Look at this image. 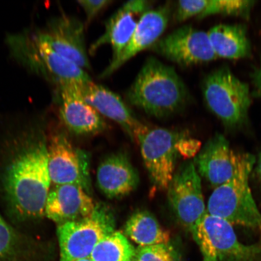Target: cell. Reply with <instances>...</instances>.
I'll return each instance as SVG.
<instances>
[{
	"label": "cell",
	"instance_id": "6da1fadb",
	"mask_svg": "<svg viewBox=\"0 0 261 261\" xmlns=\"http://www.w3.org/2000/svg\"><path fill=\"white\" fill-rule=\"evenodd\" d=\"M24 140L21 151L6 168L3 186L15 214L22 220H36L45 216L51 189L47 144L40 129H32Z\"/></svg>",
	"mask_w": 261,
	"mask_h": 261
},
{
	"label": "cell",
	"instance_id": "7a4b0ae2",
	"mask_svg": "<svg viewBox=\"0 0 261 261\" xmlns=\"http://www.w3.org/2000/svg\"><path fill=\"white\" fill-rule=\"evenodd\" d=\"M127 99L130 105L148 115L165 119L184 109L189 93L174 68L151 57L130 86Z\"/></svg>",
	"mask_w": 261,
	"mask_h": 261
},
{
	"label": "cell",
	"instance_id": "3957f363",
	"mask_svg": "<svg viewBox=\"0 0 261 261\" xmlns=\"http://www.w3.org/2000/svg\"><path fill=\"white\" fill-rule=\"evenodd\" d=\"M6 42L18 63L56 87L92 81L87 71L58 54L36 31L10 34Z\"/></svg>",
	"mask_w": 261,
	"mask_h": 261
},
{
	"label": "cell",
	"instance_id": "277c9868",
	"mask_svg": "<svg viewBox=\"0 0 261 261\" xmlns=\"http://www.w3.org/2000/svg\"><path fill=\"white\" fill-rule=\"evenodd\" d=\"M256 158L243 153L236 174L229 180L214 189L206 212L231 225L261 230V213L250 187Z\"/></svg>",
	"mask_w": 261,
	"mask_h": 261
},
{
	"label": "cell",
	"instance_id": "5b68a950",
	"mask_svg": "<svg viewBox=\"0 0 261 261\" xmlns=\"http://www.w3.org/2000/svg\"><path fill=\"white\" fill-rule=\"evenodd\" d=\"M203 94L208 109L227 128H240L247 123L252 103L249 86L227 67L205 78Z\"/></svg>",
	"mask_w": 261,
	"mask_h": 261
},
{
	"label": "cell",
	"instance_id": "8992f818",
	"mask_svg": "<svg viewBox=\"0 0 261 261\" xmlns=\"http://www.w3.org/2000/svg\"><path fill=\"white\" fill-rule=\"evenodd\" d=\"M112 210L103 203L96 204L90 216L58 225L60 261H74L89 257L103 238L115 231Z\"/></svg>",
	"mask_w": 261,
	"mask_h": 261
},
{
	"label": "cell",
	"instance_id": "52a82bcc",
	"mask_svg": "<svg viewBox=\"0 0 261 261\" xmlns=\"http://www.w3.org/2000/svg\"><path fill=\"white\" fill-rule=\"evenodd\" d=\"M191 234L203 256L217 261H261V242L241 243L232 225L207 212Z\"/></svg>",
	"mask_w": 261,
	"mask_h": 261
},
{
	"label": "cell",
	"instance_id": "ba28073f",
	"mask_svg": "<svg viewBox=\"0 0 261 261\" xmlns=\"http://www.w3.org/2000/svg\"><path fill=\"white\" fill-rule=\"evenodd\" d=\"M185 133L163 128H148L137 140L150 178L161 190L168 189L174 177L178 154L177 145Z\"/></svg>",
	"mask_w": 261,
	"mask_h": 261
},
{
	"label": "cell",
	"instance_id": "9c48e42d",
	"mask_svg": "<svg viewBox=\"0 0 261 261\" xmlns=\"http://www.w3.org/2000/svg\"><path fill=\"white\" fill-rule=\"evenodd\" d=\"M167 190L173 213L179 224L191 233L206 213L201 177L193 162L179 166Z\"/></svg>",
	"mask_w": 261,
	"mask_h": 261
},
{
	"label": "cell",
	"instance_id": "30bf717a",
	"mask_svg": "<svg viewBox=\"0 0 261 261\" xmlns=\"http://www.w3.org/2000/svg\"><path fill=\"white\" fill-rule=\"evenodd\" d=\"M47 155L51 184L78 185L89 194L90 158L86 151L75 148L66 136L58 133L47 145Z\"/></svg>",
	"mask_w": 261,
	"mask_h": 261
},
{
	"label": "cell",
	"instance_id": "8fae6325",
	"mask_svg": "<svg viewBox=\"0 0 261 261\" xmlns=\"http://www.w3.org/2000/svg\"><path fill=\"white\" fill-rule=\"evenodd\" d=\"M150 49L182 67L207 63L217 58L207 32L190 25L176 29L160 39Z\"/></svg>",
	"mask_w": 261,
	"mask_h": 261
},
{
	"label": "cell",
	"instance_id": "7c38bea8",
	"mask_svg": "<svg viewBox=\"0 0 261 261\" xmlns=\"http://www.w3.org/2000/svg\"><path fill=\"white\" fill-rule=\"evenodd\" d=\"M47 44L84 70L91 69L85 41L84 24L74 16L61 15L36 31Z\"/></svg>",
	"mask_w": 261,
	"mask_h": 261
},
{
	"label": "cell",
	"instance_id": "4fadbf2b",
	"mask_svg": "<svg viewBox=\"0 0 261 261\" xmlns=\"http://www.w3.org/2000/svg\"><path fill=\"white\" fill-rule=\"evenodd\" d=\"M153 3L148 0H129L124 3L107 21L105 32L91 45L89 54H95L104 45H110L112 48L110 63L117 60L129 44L140 19L152 9Z\"/></svg>",
	"mask_w": 261,
	"mask_h": 261
},
{
	"label": "cell",
	"instance_id": "5bb4252c",
	"mask_svg": "<svg viewBox=\"0 0 261 261\" xmlns=\"http://www.w3.org/2000/svg\"><path fill=\"white\" fill-rule=\"evenodd\" d=\"M79 84L67 83L57 87L60 118L75 135H97L106 129L107 124L103 116L84 99Z\"/></svg>",
	"mask_w": 261,
	"mask_h": 261
},
{
	"label": "cell",
	"instance_id": "9a60e30c",
	"mask_svg": "<svg viewBox=\"0 0 261 261\" xmlns=\"http://www.w3.org/2000/svg\"><path fill=\"white\" fill-rule=\"evenodd\" d=\"M242 156L233 151L224 135L217 133L200 149L194 163L200 177L215 189L233 177Z\"/></svg>",
	"mask_w": 261,
	"mask_h": 261
},
{
	"label": "cell",
	"instance_id": "2e32d148",
	"mask_svg": "<svg viewBox=\"0 0 261 261\" xmlns=\"http://www.w3.org/2000/svg\"><path fill=\"white\" fill-rule=\"evenodd\" d=\"M173 5L167 2L155 9L146 11L140 19L138 26L128 45L115 61L110 63L100 75V78L111 76L140 52L151 48L167 28L172 15Z\"/></svg>",
	"mask_w": 261,
	"mask_h": 261
},
{
	"label": "cell",
	"instance_id": "e0dca14e",
	"mask_svg": "<svg viewBox=\"0 0 261 261\" xmlns=\"http://www.w3.org/2000/svg\"><path fill=\"white\" fill-rule=\"evenodd\" d=\"M82 95L102 116L118 123L133 140L145 133L148 127L137 118L119 95L92 81L80 84Z\"/></svg>",
	"mask_w": 261,
	"mask_h": 261
},
{
	"label": "cell",
	"instance_id": "ac0fdd59",
	"mask_svg": "<svg viewBox=\"0 0 261 261\" xmlns=\"http://www.w3.org/2000/svg\"><path fill=\"white\" fill-rule=\"evenodd\" d=\"M96 204L88 192L76 185H54L45 207V216L58 225L83 219Z\"/></svg>",
	"mask_w": 261,
	"mask_h": 261
},
{
	"label": "cell",
	"instance_id": "d6986e66",
	"mask_svg": "<svg viewBox=\"0 0 261 261\" xmlns=\"http://www.w3.org/2000/svg\"><path fill=\"white\" fill-rule=\"evenodd\" d=\"M98 188L110 199L125 197L138 187L139 177L128 156L116 153L107 156L98 166Z\"/></svg>",
	"mask_w": 261,
	"mask_h": 261
},
{
	"label": "cell",
	"instance_id": "ffe728a7",
	"mask_svg": "<svg viewBox=\"0 0 261 261\" xmlns=\"http://www.w3.org/2000/svg\"><path fill=\"white\" fill-rule=\"evenodd\" d=\"M207 34L217 58L238 60L247 58L251 54L250 40L243 25H217Z\"/></svg>",
	"mask_w": 261,
	"mask_h": 261
},
{
	"label": "cell",
	"instance_id": "44dd1931",
	"mask_svg": "<svg viewBox=\"0 0 261 261\" xmlns=\"http://www.w3.org/2000/svg\"><path fill=\"white\" fill-rule=\"evenodd\" d=\"M125 236L140 247L168 244L170 233L161 226L156 218L146 211L135 212L124 227Z\"/></svg>",
	"mask_w": 261,
	"mask_h": 261
},
{
	"label": "cell",
	"instance_id": "7402d4cb",
	"mask_svg": "<svg viewBox=\"0 0 261 261\" xmlns=\"http://www.w3.org/2000/svg\"><path fill=\"white\" fill-rule=\"evenodd\" d=\"M135 253L128 238L115 230L99 241L90 257L92 261H130Z\"/></svg>",
	"mask_w": 261,
	"mask_h": 261
},
{
	"label": "cell",
	"instance_id": "603a6c76",
	"mask_svg": "<svg viewBox=\"0 0 261 261\" xmlns=\"http://www.w3.org/2000/svg\"><path fill=\"white\" fill-rule=\"evenodd\" d=\"M254 3L249 0H208L207 7L200 19L215 15L247 17Z\"/></svg>",
	"mask_w": 261,
	"mask_h": 261
},
{
	"label": "cell",
	"instance_id": "cb8c5ba5",
	"mask_svg": "<svg viewBox=\"0 0 261 261\" xmlns=\"http://www.w3.org/2000/svg\"><path fill=\"white\" fill-rule=\"evenodd\" d=\"M21 238L0 215V261H16L22 250Z\"/></svg>",
	"mask_w": 261,
	"mask_h": 261
},
{
	"label": "cell",
	"instance_id": "d4e9b609",
	"mask_svg": "<svg viewBox=\"0 0 261 261\" xmlns=\"http://www.w3.org/2000/svg\"><path fill=\"white\" fill-rule=\"evenodd\" d=\"M134 258L135 261H178L174 249L168 244L139 247Z\"/></svg>",
	"mask_w": 261,
	"mask_h": 261
},
{
	"label": "cell",
	"instance_id": "484cf974",
	"mask_svg": "<svg viewBox=\"0 0 261 261\" xmlns=\"http://www.w3.org/2000/svg\"><path fill=\"white\" fill-rule=\"evenodd\" d=\"M208 0H182L173 5L172 15L177 22L195 17L200 19L207 7Z\"/></svg>",
	"mask_w": 261,
	"mask_h": 261
},
{
	"label": "cell",
	"instance_id": "4316f807",
	"mask_svg": "<svg viewBox=\"0 0 261 261\" xmlns=\"http://www.w3.org/2000/svg\"><path fill=\"white\" fill-rule=\"evenodd\" d=\"M78 4L86 15V25L89 24L98 14L112 4L111 0H80Z\"/></svg>",
	"mask_w": 261,
	"mask_h": 261
},
{
	"label": "cell",
	"instance_id": "83f0119b",
	"mask_svg": "<svg viewBox=\"0 0 261 261\" xmlns=\"http://www.w3.org/2000/svg\"><path fill=\"white\" fill-rule=\"evenodd\" d=\"M201 143L199 140L191 138L187 133L179 140L177 145L179 155L185 158L195 156L200 150Z\"/></svg>",
	"mask_w": 261,
	"mask_h": 261
},
{
	"label": "cell",
	"instance_id": "f1b7e54d",
	"mask_svg": "<svg viewBox=\"0 0 261 261\" xmlns=\"http://www.w3.org/2000/svg\"><path fill=\"white\" fill-rule=\"evenodd\" d=\"M252 80L255 92L257 95L261 96V59L259 63L253 71Z\"/></svg>",
	"mask_w": 261,
	"mask_h": 261
},
{
	"label": "cell",
	"instance_id": "f546056e",
	"mask_svg": "<svg viewBox=\"0 0 261 261\" xmlns=\"http://www.w3.org/2000/svg\"><path fill=\"white\" fill-rule=\"evenodd\" d=\"M254 179H256L257 184L261 187V151L259 153L258 156L256 159L255 164L252 171Z\"/></svg>",
	"mask_w": 261,
	"mask_h": 261
},
{
	"label": "cell",
	"instance_id": "4dcf8cb0",
	"mask_svg": "<svg viewBox=\"0 0 261 261\" xmlns=\"http://www.w3.org/2000/svg\"><path fill=\"white\" fill-rule=\"evenodd\" d=\"M203 261H217V260L213 257L204 256Z\"/></svg>",
	"mask_w": 261,
	"mask_h": 261
},
{
	"label": "cell",
	"instance_id": "1f68e13d",
	"mask_svg": "<svg viewBox=\"0 0 261 261\" xmlns=\"http://www.w3.org/2000/svg\"><path fill=\"white\" fill-rule=\"evenodd\" d=\"M74 261H92V260L91 259L90 257H85V258H82L80 259H77Z\"/></svg>",
	"mask_w": 261,
	"mask_h": 261
},
{
	"label": "cell",
	"instance_id": "d6a6232c",
	"mask_svg": "<svg viewBox=\"0 0 261 261\" xmlns=\"http://www.w3.org/2000/svg\"><path fill=\"white\" fill-rule=\"evenodd\" d=\"M130 261H134V260H130Z\"/></svg>",
	"mask_w": 261,
	"mask_h": 261
}]
</instances>
